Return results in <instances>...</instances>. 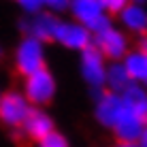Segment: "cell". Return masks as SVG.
<instances>
[{
  "mask_svg": "<svg viewBox=\"0 0 147 147\" xmlns=\"http://www.w3.org/2000/svg\"><path fill=\"white\" fill-rule=\"evenodd\" d=\"M13 66L22 77L47 68V49L45 43L32 36H22L13 49Z\"/></svg>",
  "mask_w": 147,
  "mask_h": 147,
  "instance_id": "obj_1",
  "label": "cell"
},
{
  "mask_svg": "<svg viewBox=\"0 0 147 147\" xmlns=\"http://www.w3.org/2000/svg\"><path fill=\"white\" fill-rule=\"evenodd\" d=\"M24 94L32 107H47L58 94V81L49 68H40L36 73L24 77Z\"/></svg>",
  "mask_w": 147,
  "mask_h": 147,
  "instance_id": "obj_2",
  "label": "cell"
},
{
  "mask_svg": "<svg viewBox=\"0 0 147 147\" xmlns=\"http://www.w3.org/2000/svg\"><path fill=\"white\" fill-rule=\"evenodd\" d=\"M68 13H70V19L85 26L92 34L100 32V30L113 24V17L102 9V4L98 0H70Z\"/></svg>",
  "mask_w": 147,
  "mask_h": 147,
  "instance_id": "obj_3",
  "label": "cell"
},
{
  "mask_svg": "<svg viewBox=\"0 0 147 147\" xmlns=\"http://www.w3.org/2000/svg\"><path fill=\"white\" fill-rule=\"evenodd\" d=\"M32 111V105L22 90H9L0 96V124L9 130H19Z\"/></svg>",
  "mask_w": 147,
  "mask_h": 147,
  "instance_id": "obj_4",
  "label": "cell"
},
{
  "mask_svg": "<svg viewBox=\"0 0 147 147\" xmlns=\"http://www.w3.org/2000/svg\"><path fill=\"white\" fill-rule=\"evenodd\" d=\"M92 45L109 62H121L124 55L132 49L130 47V36L119 26H115V24H111V26H107L105 30L96 32Z\"/></svg>",
  "mask_w": 147,
  "mask_h": 147,
  "instance_id": "obj_5",
  "label": "cell"
},
{
  "mask_svg": "<svg viewBox=\"0 0 147 147\" xmlns=\"http://www.w3.org/2000/svg\"><path fill=\"white\" fill-rule=\"evenodd\" d=\"M60 19H62L60 15L43 9V11H38L34 15H24L17 22V28H19V32H22V36L38 38V40H43V43L47 45V43H51L53 36H55Z\"/></svg>",
  "mask_w": 147,
  "mask_h": 147,
  "instance_id": "obj_6",
  "label": "cell"
},
{
  "mask_svg": "<svg viewBox=\"0 0 147 147\" xmlns=\"http://www.w3.org/2000/svg\"><path fill=\"white\" fill-rule=\"evenodd\" d=\"M53 43H58L66 51L81 53L83 49H88L94 43V34L85 26H81L79 22H75V19H60Z\"/></svg>",
  "mask_w": 147,
  "mask_h": 147,
  "instance_id": "obj_7",
  "label": "cell"
},
{
  "mask_svg": "<svg viewBox=\"0 0 147 147\" xmlns=\"http://www.w3.org/2000/svg\"><path fill=\"white\" fill-rule=\"evenodd\" d=\"M107 66H109V60L94 45H90L88 49H83L79 53V75L92 90H102L105 88Z\"/></svg>",
  "mask_w": 147,
  "mask_h": 147,
  "instance_id": "obj_8",
  "label": "cell"
},
{
  "mask_svg": "<svg viewBox=\"0 0 147 147\" xmlns=\"http://www.w3.org/2000/svg\"><path fill=\"white\" fill-rule=\"evenodd\" d=\"M124 111V100L119 94H113L109 90H96L94 94V119L98 126L111 130L115 126L117 117Z\"/></svg>",
  "mask_w": 147,
  "mask_h": 147,
  "instance_id": "obj_9",
  "label": "cell"
},
{
  "mask_svg": "<svg viewBox=\"0 0 147 147\" xmlns=\"http://www.w3.org/2000/svg\"><path fill=\"white\" fill-rule=\"evenodd\" d=\"M53 130H55V121L51 117V113H49L45 107H32L30 115L22 124V128H19V132L26 136L28 141L38 143L40 139H45L47 134H51Z\"/></svg>",
  "mask_w": 147,
  "mask_h": 147,
  "instance_id": "obj_10",
  "label": "cell"
},
{
  "mask_svg": "<svg viewBox=\"0 0 147 147\" xmlns=\"http://www.w3.org/2000/svg\"><path fill=\"white\" fill-rule=\"evenodd\" d=\"M119 22V28L128 36H145L147 34V4L128 2L121 11L115 15Z\"/></svg>",
  "mask_w": 147,
  "mask_h": 147,
  "instance_id": "obj_11",
  "label": "cell"
},
{
  "mask_svg": "<svg viewBox=\"0 0 147 147\" xmlns=\"http://www.w3.org/2000/svg\"><path fill=\"white\" fill-rule=\"evenodd\" d=\"M143 126H145V121L141 119L134 111H130L124 105V111H121V115L117 117L115 126L111 128V132H113V136L119 143H132V141H139Z\"/></svg>",
  "mask_w": 147,
  "mask_h": 147,
  "instance_id": "obj_12",
  "label": "cell"
},
{
  "mask_svg": "<svg viewBox=\"0 0 147 147\" xmlns=\"http://www.w3.org/2000/svg\"><path fill=\"white\" fill-rule=\"evenodd\" d=\"M121 64H124V68L128 70L132 83H139V85H145L147 88V51L145 49L132 47L124 55Z\"/></svg>",
  "mask_w": 147,
  "mask_h": 147,
  "instance_id": "obj_13",
  "label": "cell"
},
{
  "mask_svg": "<svg viewBox=\"0 0 147 147\" xmlns=\"http://www.w3.org/2000/svg\"><path fill=\"white\" fill-rule=\"evenodd\" d=\"M119 96H121V100H124L126 107H128L130 111H134V113L147 124V88H145V85L132 83Z\"/></svg>",
  "mask_w": 147,
  "mask_h": 147,
  "instance_id": "obj_14",
  "label": "cell"
},
{
  "mask_svg": "<svg viewBox=\"0 0 147 147\" xmlns=\"http://www.w3.org/2000/svg\"><path fill=\"white\" fill-rule=\"evenodd\" d=\"M130 85H132V79H130L128 70L124 68V64L121 62H109L107 77H105V90H109L113 94H121Z\"/></svg>",
  "mask_w": 147,
  "mask_h": 147,
  "instance_id": "obj_15",
  "label": "cell"
},
{
  "mask_svg": "<svg viewBox=\"0 0 147 147\" xmlns=\"http://www.w3.org/2000/svg\"><path fill=\"white\" fill-rule=\"evenodd\" d=\"M36 147H70V141L66 134H62L60 130H53L51 134H47L45 139H40Z\"/></svg>",
  "mask_w": 147,
  "mask_h": 147,
  "instance_id": "obj_16",
  "label": "cell"
},
{
  "mask_svg": "<svg viewBox=\"0 0 147 147\" xmlns=\"http://www.w3.org/2000/svg\"><path fill=\"white\" fill-rule=\"evenodd\" d=\"M15 4L22 9L24 15H34V13H38V11L45 9L43 0H15Z\"/></svg>",
  "mask_w": 147,
  "mask_h": 147,
  "instance_id": "obj_17",
  "label": "cell"
},
{
  "mask_svg": "<svg viewBox=\"0 0 147 147\" xmlns=\"http://www.w3.org/2000/svg\"><path fill=\"white\" fill-rule=\"evenodd\" d=\"M43 4H45V11H51L55 15H60V13L68 11L70 0H43Z\"/></svg>",
  "mask_w": 147,
  "mask_h": 147,
  "instance_id": "obj_18",
  "label": "cell"
},
{
  "mask_svg": "<svg viewBox=\"0 0 147 147\" xmlns=\"http://www.w3.org/2000/svg\"><path fill=\"white\" fill-rule=\"evenodd\" d=\"M98 2L102 4V9H105L109 15H117L121 9L130 2V0H98Z\"/></svg>",
  "mask_w": 147,
  "mask_h": 147,
  "instance_id": "obj_19",
  "label": "cell"
},
{
  "mask_svg": "<svg viewBox=\"0 0 147 147\" xmlns=\"http://www.w3.org/2000/svg\"><path fill=\"white\" fill-rule=\"evenodd\" d=\"M141 147H147V124L143 126V130H141V136H139V141H136Z\"/></svg>",
  "mask_w": 147,
  "mask_h": 147,
  "instance_id": "obj_20",
  "label": "cell"
},
{
  "mask_svg": "<svg viewBox=\"0 0 147 147\" xmlns=\"http://www.w3.org/2000/svg\"><path fill=\"white\" fill-rule=\"evenodd\" d=\"M115 147H141V145L136 143V141H132V143H119V141H117V143H115Z\"/></svg>",
  "mask_w": 147,
  "mask_h": 147,
  "instance_id": "obj_21",
  "label": "cell"
},
{
  "mask_svg": "<svg viewBox=\"0 0 147 147\" xmlns=\"http://www.w3.org/2000/svg\"><path fill=\"white\" fill-rule=\"evenodd\" d=\"M2 58H4V45L0 43V62H2Z\"/></svg>",
  "mask_w": 147,
  "mask_h": 147,
  "instance_id": "obj_22",
  "label": "cell"
},
{
  "mask_svg": "<svg viewBox=\"0 0 147 147\" xmlns=\"http://www.w3.org/2000/svg\"><path fill=\"white\" fill-rule=\"evenodd\" d=\"M130 2H139V4H147V0H130Z\"/></svg>",
  "mask_w": 147,
  "mask_h": 147,
  "instance_id": "obj_23",
  "label": "cell"
},
{
  "mask_svg": "<svg viewBox=\"0 0 147 147\" xmlns=\"http://www.w3.org/2000/svg\"><path fill=\"white\" fill-rule=\"evenodd\" d=\"M0 96H2V92H0Z\"/></svg>",
  "mask_w": 147,
  "mask_h": 147,
  "instance_id": "obj_24",
  "label": "cell"
}]
</instances>
